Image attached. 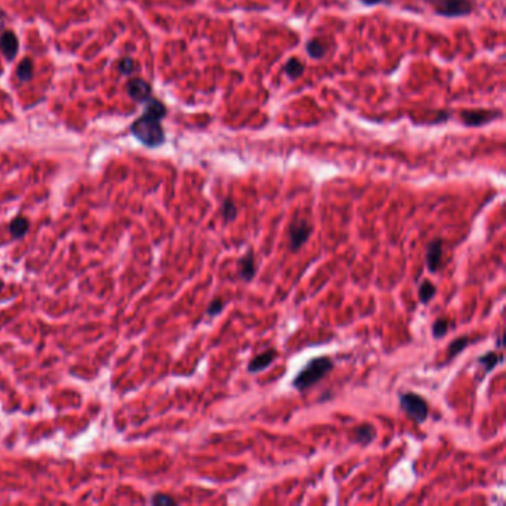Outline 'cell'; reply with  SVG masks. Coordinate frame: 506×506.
I'll return each mask as SVG.
<instances>
[{
	"instance_id": "obj_1",
	"label": "cell",
	"mask_w": 506,
	"mask_h": 506,
	"mask_svg": "<svg viewBox=\"0 0 506 506\" xmlns=\"http://www.w3.org/2000/svg\"><path fill=\"white\" fill-rule=\"evenodd\" d=\"M334 368V362L330 356H316L312 358L306 366L303 367L295 379L293 380V388L298 392H305L310 389L313 384L319 383L321 380L328 376Z\"/></svg>"
},
{
	"instance_id": "obj_2",
	"label": "cell",
	"mask_w": 506,
	"mask_h": 506,
	"mask_svg": "<svg viewBox=\"0 0 506 506\" xmlns=\"http://www.w3.org/2000/svg\"><path fill=\"white\" fill-rule=\"evenodd\" d=\"M132 135L137 140L143 143L147 147H157L164 144L165 141V134L160 125V119L152 116L149 113H144L140 116L131 127Z\"/></svg>"
},
{
	"instance_id": "obj_3",
	"label": "cell",
	"mask_w": 506,
	"mask_h": 506,
	"mask_svg": "<svg viewBox=\"0 0 506 506\" xmlns=\"http://www.w3.org/2000/svg\"><path fill=\"white\" fill-rule=\"evenodd\" d=\"M399 404L402 411L416 423H424L429 416V406L426 399L414 392H404L399 395Z\"/></svg>"
},
{
	"instance_id": "obj_4",
	"label": "cell",
	"mask_w": 506,
	"mask_h": 506,
	"mask_svg": "<svg viewBox=\"0 0 506 506\" xmlns=\"http://www.w3.org/2000/svg\"><path fill=\"white\" fill-rule=\"evenodd\" d=\"M436 14L441 16H464L469 15L474 9L472 0H426Z\"/></svg>"
},
{
	"instance_id": "obj_5",
	"label": "cell",
	"mask_w": 506,
	"mask_h": 506,
	"mask_svg": "<svg viewBox=\"0 0 506 506\" xmlns=\"http://www.w3.org/2000/svg\"><path fill=\"white\" fill-rule=\"evenodd\" d=\"M312 226L305 218H295L288 229V247L293 253L301 250V247L309 240L312 235Z\"/></svg>"
},
{
	"instance_id": "obj_6",
	"label": "cell",
	"mask_w": 506,
	"mask_h": 506,
	"mask_svg": "<svg viewBox=\"0 0 506 506\" xmlns=\"http://www.w3.org/2000/svg\"><path fill=\"white\" fill-rule=\"evenodd\" d=\"M500 116V112L493 110H464L460 113L462 122L468 127H481L484 124H489Z\"/></svg>"
},
{
	"instance_id": "obj_7",
	"label": "cell",
	"mask_w": 506,
	"mask_h": 506,
	"mask_svg": "<svg viewBox=\"0 0 506 506\" xmlns=\"http://www.w3.org/2000/svg\"><path fill=\"white\" fill-rule=\"evenodd\" d=\"M442 261V239L435 238L426 247V267L431 273H436Z\"/></svg>"
},
{
	"instance_id": "obj_8",
	"label": "cell",
	"mask_w": 506,
	"mask_h": 506,
	"mask_svg": "<svg viewBox=\"0 0 506 506\" xmlns=\"http://www.w3.org/2000/svg\"><path fill=\"white\" fill-rule=\"evenodd\" d=\"M127 88L129 97L132 99H135V101L144 103V101H147V99L150 98L152 88H150V85L147 84L146 80H143L140 77H135V79L129 80Z\"/></svg>"
},
{
	"instance_id": "obj_9",
	"label": "cell",
	"mask_w": 506,
	"mask_h": 506,
	"mask_svg": "<svg viewBox=\"0 0 506 506\" xmlns=\"http://www.w3.org/2000/svg\"><path fill=\"white\" fill-rule=\"evenodd\" d=\"M19 42L14 31H3L0 36V51L8 61H12L18 54Z\"/></svg>"
},
{
	"instance_id": "obj_10",
	"label": "cell",
	"mask_w": 506,
	"mask_h": 506,
	"mask_svg": "<svg viewBox=\"0 0 506 506\" xmlns=\"http://www.w3.org/2000/svg\"><path fill=\"white\" fill-rule=\"evenodd\" d=\"M276 351L275 349H267V351L261 352L260 355H255L253 359L248 362V371L250 373H260L265 371L269 366L276 359Z\"/></svg>"
},
{
	"instance_id": "obj_11",
	"label": "cell",
	"mask_w": 506,
	"mask_h": 506,
	"mask_svg": "<svg viewBox=\"0 0 506 506\" xmlns=\"http://www.w3.org/2000/svg\"><path fill=\"white\" fill-rule=\"evenodd\" d=\"M257 273L255 269V258H254L253 251H248L245 255H242L239 260V266H238V275L244 282L253 281L254 276Z\"/></svg>"
},
{
	"instance_id": "obj_12",
	"label": "cell",
	"mask_w": 506,
	"mask_h": 506,
	"mask_svg": "<svg viewBox=\"0 0 506 506\" xmlns=\"http://www.w3.org/2000/svg\"><path fill=\"white\" fill-rule=\"evenodd\" d=\"M374 439H376V428L371 423H364V424L358 426L352 436V441L355 444H359L364 447L371 444Z\"/></svg>"
},
{
	"instance_id": "obj_13",
	"label": "cell",
	"mask_w": 506,
	"mask_h": 506,
	"mask_svg": "<svg viewBox=\"0 0 506 506\" xmlns=\"http://www.w3.org/2000/svg\"><path fill=\"white\" fill-rule=\"evenodd\" d=\"M503 361V355L502 353H497V352L490 351L487 352L485 355L479 356L478 358V364L481 367H484V371L485 373H490L494 370V367H497L500 362Z\"/></svg>"
},
{
	"instance_id": "obj_14",
	"label": "cell",
	"mask_w": 506,
	"mask_h": 506,
	"mask_svg": "<svg viewBox=\"0 0 506 506\" xmlns=\"http://www.w3.org/2000/svg\"><path fill=\"white\" fill-rule=\"evenodd\" d=\"M469 343H471V340H469L468 336H462V337L454 338V340L450 343L449 349H447V359L450 361V359H453L454 356H457L460 352H463L464 349L469 346Z\"/></svg>"
},
{
	"instance_id": "obj_15",
	"label": "cell",
	"mask_w": 506,
	"mask_h": 506,
	"mask_svg": "<svg viewBox=\"0 0 506 506\" xmlns=\"http://www.w3.org/2000/svg\"><path fill=\"white\" fill-rule=\"evenodd\" d=\"M28 226L30 225H28V220L26 217H16V218H14V220L11 221V225H9L11 235H12L14 238H16V239L23 238V236L27 233Z\"/></svg>"
},
{
	"instance_id": "obj_16",
	"label": "cell",
	"mask_w": 506,
	"mask_h": 506,
	"mask_svg": "<svg viewBox=\"0 0 506 506\" xmlns=\"http://www.w3.org/2000/svg\"><path fill=\"white\" fill-rule=\"evenodd\" d=\"M436 288L431 281H423L419 287V300L423 305H428L435 297Z\"/></svg>"
},
{
	"instance_id": "obj_17",
	"label": "cell",
	"mask_w": 506,
	"mask_h": 506,
	"mask_svg": "<svg viewBox=\"0 0 506 506\" xmlns=\"http://www.w3.org/2000/svg\"><path fill=\"white\" fill-rule=\"evenodd\" d=\"M16 76L21 82H28L33 77V63L30 58H24L19 63V66L16 69Z\"/></svg>"
},
{
	"instance_id": "obj_18",
	"label": "cell",
	"mask_w": 506,
	"mask_h": 506,
	"mask_svg": "<svg viewBox=\"0 0 506 506\" xmlns=\"http://www.w3.org/2000/svg\"><path fill=\"white\" fill-rule=\"evenodd\" d=\"M221 215H223L226 223H230V221L236 220V217H238V208H236V205H235V202L232 199H229V197L225 199V202L221 205Z\"/></svg>"
},
{
	"instance_id": "obj_19",
	"label": "cell",
	"mask_w": 506,
	"mask_h": 506,
	"mask_svg": "<svg viewBox=\"0 0 506 506\" xmlns=\"http://www.w3.org/2000/svg\"><path fill=\"white\" fill-rule=\"evenodd\" d=\"M306 49H308V54L312 58H322L327 54V45L322 43V41H319V39H312L310 42H308Z\"/></svg>"
},
{
	"instance_id": "obj_20",
	"label": "cell",
	"mask_w": 506,
	"mask_h": 506,
	"mask_svg": "<svg viewBox=\"0 0 506 506\" xmlns=\"http://www.w3.org/2000/svg\"><path fill=\"white\" fill-rule=\"evenodd\" d=\"M305 71V66L297 59V58H291L288 59L287 66H285V73L291 77V79H297L303 74Z\"/></svg>"
},
{
	"instance_id": "obj_21",
	"label": "cell",
	"mask_w": 506,
	"mask_h": 506,
	"mask_svg": "<svg viewBox=\"0 0 506 506\" xmlns=\"http://www.w3.org/2000/svg\"><path fill=\"white\" fill-rule=\"evenodd\" d=\"M449 327H450L449 319L438 318L435 322H434V325H432V336H434V338L439 340V338L446 337L447 333H449Z\"/></svg>"
},
{
	"instance_id": "obj_22",
	"label": "cell",
	"mask_w": 506,
	"mask_h": 506,
	"mask_svg": "<svg viewBox=\"0 0 506 506\" xmlns=\"http://www.w3.org/2000/svg\"><path fill=\"white\" fill-rule=\"evenodd\" d=\"M225 309V301L221 298H214L208 309H207V315L208 316H217L218 313H221V310Z\"/></svg>"
},
{
	"instance_id": "obj_23",
	"label": "cell",
	"mask_w": 506,
	"mask_h": 506,
	"mask_svg": "<svg viewBox=\"0 0 506 506\" xmlns=\"http://www.w3.org/2000/svg\"><path fill=\"white\" fill-rule=\"evenodd\" d=\"M152 503L157 506H165V505H175L177 502L168 496V494H156L155 497L152 499Z\"/></svg>"
},
{
	"instance_id": "obj_24",
	"label": "cell",
	"mask_w": 506,
	"mask_h": 506,
	"mask_svg": "<svg viewBox=\"0 0 506 506\" xmlns=\"http://www.w3.org/2000/svg\"><path fill=\"white\" fill-rule=\"evenodd\" d=\"M119 70L122 71L124 74H131L132 71L135 70V63H134V59H131V58H124V59L120 61V64H119Z\"/></svg>"
},
{
	"instance_id": "obj_25",
	"label": "cell",
	"mask_w": 506,
	"mask_h": 506,
	"mask_svg": "<svg viewBox=\"0 0 506 506\" xmlns=\"http://www.w3.org/2000/svg\"><path fill=\"white\" fill-rule=\"evenodd\" d=\"M362 5H366V6H373V5H377V3H380L381 0H359Z\"/></svg>"
},
{
	"instance_id": "obj_26",
	"label": "cell",
	"mask_w": 506,
	"mask_h": 506,
	"mask_svg": "<svg viewBox=\"0 0 506 506\" xmlns=\"http://www.w3.org/2000/svg\"><path fill=\"white\" fill-rule=\"evenodd\" d=\"M5 21H6V15L3 14L2 11H0V28L3 27L5 26Z\"/></svg>"
},
{
	"instance_id": "obj_27",
	"label": "cell",
	"mask_w": 506,
	"mask_h": 506,
	"mask_svg": "<svg viewBox=\"0 0 506 506\" xmlns=\"http://www.w3.org/2000/svg\"><path fill=\"white\" fill-rule=\"evenodd\" d=\"M2 287H3V285H2V281H0V291H2Z\"/></svg>"
}]
</instances>
